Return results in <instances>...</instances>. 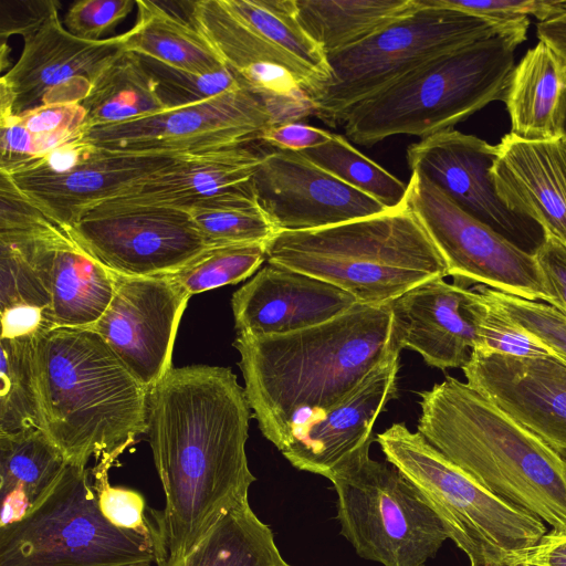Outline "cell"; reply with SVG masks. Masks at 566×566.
Returning a JSON list of instances; mask_svg holds the SVG:
<instances>
[{
    "label": "cell",
    "mask_w": 566,
    "mask_h": 566,
    "mask_svg": "<svg viewBox=\"0 0 566 566\" xmlns=\"http://www.w3.org/2000/svg\"><path fill=\"white\" fill-rule=\"evenodd\" d=\"M81 104L90 130L168 109L142 57L127 51L107 63Z\"/></svg>",
    "instance_id": "cell-29"
},
{
    "label": "cell",
    "mask_w": 566,
    "mask_h": 566,
    "mask_svg": "<svg viewBox=\"0 0 566 566\" xmlns=\"http://www.w3.org/2000/svg\"><path fill=\"white\" fill-rule=\"evenodd\" d=\"M399 354L392 353L338 406L302 428L281 451L297 470L325 478L371 440V429L387 402L397 396Z\"/></svg>",
    "instance_id": "cell-23"
},
{
    "label": "cell",
    "mask_w": 566,
    "mask_h": 566,
    "mask_svg": "<svg viewBox=\"0 0 566 566\" xmlns=\"http://www.w3.org/2000/svg\"><path fill=\"white\" fill-rule=\"evenodd\" d=\"M55 328L49 312L28 305H15L1 310V337L33 339L43 332Z\"/></svg>",
    "instance_id": "cell-48"
},
{
    "label": "cell",
    "mask_w": 566,
    "mask_h": 566,
    "mask_svg": "<svg viewBox=\"0 0 566 566\" xmlns=\"http://www.w3.org/2000/svg\"><path fill=\"white\" fill-rule=\"evenodd\" d=\"M269 525L249 501L226 513L182 559L156 566H286Z\"/></svg>",
    "instance_id": "cell-31"
},
{
    "label": "cell",
    "mask_w": 566,
    "mask_h": 566,
    "mask_svg": "<svg viewBox=\"0 0 566 566\" xmlns=\"http://www.w3.org/2000/svg\"><path fill=\"white\" fill-rule=\"evenodd\" d=\"M22 38L20 57L0 78V117L82 103L102 70L123 51L117 35L98 41L73 35L62 25L59 7Z\"/></svg>",
    "instance_id": "cell-14"
},
{
    "label": "cell",
    "mask_w": 566,
    "mask_h": 566,
    "mask_svg": "<svg viewBox=\"0 0 566 566\" xmlns=\"http://www.w3.org/2000/svg\"><path fill=\"white\" fill-rule=\"evenodd\" d=\"M471 312L476 339L473 352L518 357L559 356L473 289Z\"/></svg>",
    "instance_id": "cell-38"
},
{
    "label": "cell",
    "mask_w": 566,
    "mask_h": 566,
    "mask_svg": "<svg viewBox=\"0 0 566 566\" xmlns=\"http://www.w3.org/2000/svg\"><path fill=\"white\" fill-rule=\"evenodd\" d=\"M359 304L319 279L268 263L231 298L238 335L262 337L306 329Z\"/></svg>",
    "instance_id": "cell-19"
},
{
    "label": "cell",
    "mask_w": 566,
    "mask_h": 566,
    "mask_svg": "<svg viewBox=\"0 0 566 566\" xmlns=\"http://www.w3.org/2000/svg\"><path fill=\"white\" fill-rule=\"evenodd\" d=\"M251 408L228 367H172L148 390L147 434L165 505L150 509L156 563L187 556L255 481L245 452Z\"/></svg>",
    "instance_id": "cell-1"
},
{
    "label": "cell",
    "mask_w": 566,
    "mask_h": 566,
    "mask_svg": "<svg viewBox=\"0 0 566 566\" xmlns=\"http://www.w3.org/2000/svg\"><path fill=\"white\" fill-rule=\"evenodd\" d=\"M465 382L566 460V358L470 352Z\"/></svg>",
    "instance_id": "cell-18"
},
{
    "label": "cell",
    "mask_w": 566,
    "mask_h": 566,
    "mask_svg": "<svg viewBox=\"0 0 566 566\" xmlns=\"http://www.w3.org/2000/svg\"><path fill=\"white\" fill-rule=\"evenodd\" d=\"M559 127H560V133L566 136V91L564 92L562 102H560Z\"/></svg>",
    "instance_id": "cell-51"
},
{
    "label": "cell",
    "mask_w": 566,
    "mask_h": 566,
    "mask_svg": "<svg viewBox=\"0 0 566 566\" xmlns=\"http://www.w3.org/2000/svg\"><path fill=\"white\" fill-rule=\"evenodd\" d=\"M407 207L418 218L463 287L484 285L556 307L534 253L517 247L458 207L419 172H411Z\"/></svg>",
    "instance_id": "cell-11"
},
{
    "label": "cell",
    "mask_w": 566,
    "mask_h": 566,
    "mask_svg": "<svg viewBox=\"0 0 566 566\" xmlns=\"http://www.w3.org/2000/svg\"><path fill=\"white\" fill-rule=\"evenodd\" d=\"M286 566H291V565L286 564Z\"/></svg>",
    "instance_id": "cell-54"
},
{
    "label": "cell",
    "mask_w": 566,
    "mask_h": 566,
    "mask_svg": "<svg viewBox=\"0 0 566 566\" xmlns=\"http://www.w3.org/2000/svg\"><path fill=\"white\" fill-rule=\"evenodd\" d=\"M297 19L326 55L348 48L417 8V0H295Z\"/></svg>",
    "instance_id": "cell-30"
},
{
    "label": "cell",
    "mask_w": 566,
    "mask_h": 566,
    "mask_svg": "<svg viewBox=\"0 0 566 566\" xmlns=\"http://www.w3.org/2000/svg\"><path fill=\"white\" fill-rule=\"evenodd\" d=\"M153 563L149 562H139V563H133V564H125V565H118V566H151Z\"/></svg>",
    "instance_id": "cell-52"
},
{
    "label": "cell",
    "mask_w": 566,
    "mask_h": 566,
    "mask_svg": "<svg viewBox=\"0 0 566 566\" xmlns=\"http://www.w3.org/2000/svg\"><path fill=\"white\" fill-rule=\"evenodd\" d=\"M534 255L545 283L555 297L556 308L566 314V245L544 237Z\"/></svg>",
    "instance_id": "cell-45"
},
{
    "label": "cell",
    "mask_w": 566,
    "mask_h": 566,
    "mask_svg": "<svg viewBox=\"0 0 566 566\" xmlns=\"http://www.w3.org/2000/svg\"><path fill=\"white\" fill-rule=\"evenodd\" d=\"M272 125L263 99L242 86L200 103L93 128L85 137L111 151L185 155L248 146Z\"/></svg>",
    "instance_id": "cell-12"
},
{
    "label": "cell",
    "mask_w": 566,
    "mask_h": 566,
    "mask_svg": "<svg viewBox=\"0 0 566 566\" xmlns=\"http://www.w3.org/2000/svg\"><path fill=\"white\" fill-rule=\"evenodd\" d=\"M69 230L93 259L124 276L169 274L211 248L189 212L175 207L92 209Z\"/></svg>",
    "instance_id": "cell-13"
},
{
    "label": "cell",
    "mask_w": 566,
    "mask_h": 566,
    "mask_svg": "<svg viewBox=\"0 0 566 566\" xmlns=\"http://www.w3.org/2000/svg\"><path fill=\"white\" fill-rule=\"evenodd\" d=\"M475 290L499 311L514 319L557 355L566 358V314L556 307L511 295L484 285Z\"/></svg>",
    "instance_id": "cell-40"
},
{
    "label": "cell",
    "mask_w": 566,
    "mask_h": 566,
    "mask_svg": "<svg viewBox=\"0 0 566 566\" xmlns=\"http://www.w3.org/2000/svg\"><path fill=\"white\" fill-rule=\"evenodd\" d=\"M185 209L211 247L269 243L279 233L258 200L252 179Z\"/></svg>",
    "instance_id": "cell-33"
},
{
    "label": "cell",
    "mask_w": 566,
    "mask_h": 566,
    "mask_svg": "<svg viewBox=\"0 0 566 566\" xmlns=\"http://www.w3.org/2000/svg\"><path fill=\"white\" fill-rule=\"evenodd\" d=\"M507 209L535 221L566 245V136L524 139L507 134L490 170Z\"/></svg>",
    "instance_id": "cell-21"
},
{
    "label": "cell",
    "mask_w": 566,
    "mask_h": 566,
    "mask_svg": "<svg viewBox=\"0 0 566 566\" xmlns=\"http://www.w3.org/2000/svg\"><path fill=\"white\" fill-rule=\"evenodd\" d=\"M500 566H510V565H500Z\"/></svg>",
    "instance_id": "cell-53"
},
{
    "label": "cell",
    "mask_w": 566,
    "mask_h": 566,
    "mask_svg": "<svg viewBox=\"0 0 566 566\" xmlns=\"http://www.w3.org/2000/svg\"><path fill=\"white\" fill-rule=\"evenodd\" d=\"M135 6L136 23L117 35L123 51L198 74L227 66L189 20H184L155 1L137 0Z\"/></svg>",
    "instance_id": "cell-28"
},
{
    "label": "cell",
    "mask_w": 566,
    "mask_h": 566,
    "mask_svg": "<svg viewBox=\"0 0 566 566\" xmlns=\"http://www.w3.org/2000/svg\"><path fill=\"white\" fill-rule=\"evenodd\" d=\"M566 91V65L544 41L527 50L515 65L504 98L510 134L524 139L559 135L560 102Z\"/></svg>",
    "instance_id": "cell-27"
},
{
    "label": "cell",
    "mask_w": 566,
    "mask_h": 566,
    "mask_svg": "<svg viewBox=\"0 0 566 566\" xmlns=\"http://www.w3.org/2000/svg\"><path fill=\"white\" fill-rule=\"evenodd\" d=\"M418 432L486 490L566 532V460L454 377L420 392Z\"/></svg>",
    "instance_id": "cell-4"
},
{
    "label": "cell",
    "mask_w": 566,
    "mask_h": 566,
    "mask_svg": "<svg viewBox=\"0 0 566 566\" xmlns=\"http://www.w3.org/2000/svg\"><path fill=\"white\" fill-rule=\"evenodd\" d=\"M300 153L343 182L374 198L388 210L397 209L406 202L408 184L363 155L339 134H333L323 145Z\"/></svg>",
    "instance_id": "cell-35"
},
{
    "label": "cell",
    "mask_w": 566,
    "mask_h": 566,
    "mask_svg": "<svg viewBox=\"0 0 566 566\" xmlns=\"http://www.w3.org/2000/svg\"><path fill=\"white\" fill-rule=\"evenodd\" d=\"M262 157L263 154L249 146L182 155L92 209L129 206L185 209L198 200L250 181Z\"/></svg>",
    "instance_id": "cell-25"
},
{
    "label": "cell",
    "mask_w": 566,
    "mask_h": 566,
    "mask_svg": "<svg viewBox=\"0 0 566 566\" xmlns=\"http://www.w3.org/2000/svg\"><path fill=\"white\" fill-rule=\"evenodd\" d=\"M154 77L159 95L169 108L203 102L220 94L244 86L228 67L198 74L140 56Z\"/></svg>",
    "instance_id": "cell-39"
},
{
    "label": "cell",
    "mask_w": 566,
    "mask_h": 566,
    "mask_svg": "<svg viewBox=\"0 0 566 566\" xmlns=\"http://www.w3.org/2000/svg\"><path fill=\"white\" fill-rule=\"evenodd\" d=\"M373 440L327 476L337 494L340 534L364 559L423 566L449 538L446 527L397 468L369 457Z\"/></svg>",
    "instance_id": "cell-9"
},
{
    "label": "cell",
    "mask_w": 566,
    "mask_h": 566,
    "mask_svg": "<svg viewBox=\"0 0 566 566\" xmlns=\"http://www.w3.org/2000/svg\"><path fill=\"white\" fill-rule=\"evenodd\" d=\"M332 136L333 133L327 130L291 122L270 126L262 133L260 140L275 149L302 151L327 143Z\"/></svg>",
    "instance_id": "cell-46"
},
{
    "label": "cell",
    "mask_w": 566,
    "mask_h": 566,
    "mask_svg": "<svg viewBox=\"0 0 566 566\" xmlns=\"http://www.w3.org/2000/svg\"><path fill=\"white\" fill-rule=\"evenodd\" d=\"M59 2L42 1H2L1 2V31L2 40L12 34L24 35L42 22Z\"/></svg>",
    "instance_id": "cell-47"
},
{
    "label": "cell",
    "mask_w": 566,
    "mask_h": 566,
    "mask_svg": "<svg viewBox=\"0 0 566 566\" xmlns=\"http://www.w3.org/2000/svg\"><path fill=\"white\" fill-rule=\"evenodd\" d=\"M33 339L0 338L1 436L41 429L33 366Z\"/></svg>",
    "instance_id": "cell-36"
},
{
    "label": "cell",
    "mask_w": 566,
    "mask_h": 566,
    "mask_svg": "<svg viewBox=\"0 0 566 566\" xmlns=\"http://www.w3.org/2000/svg\"><path fill=\"white\" fill-rule=\"evenodd\" d=\"M495 156L496 145L455 129L422 138L406 151L411 172L421 174L467 213L534 253L544 240L543 230L499 197L490 174Z\"/></svg>",
    "instance_id": "cell-15"
},
{
    "label": "cell",
    "mask_w": 566,
    "mask_h": 566,
    "mask_svg": "<svg viewBox=\"0 0 566 566\" xmlns=\"http://www.w3.org/2000/svg\"><path fill=\"white\" fill-rule=\"evenodd\" d=\"M266 261L331 283L369 306L387 305L448 275L446 261L406 202L336 226L281 231L268 243Z\"/></svg>",
    "instance_id": "cell-5"
},
{
    "label": "cell",
    "mask_w": 566,
    "mask_h": 566,
    "mask_svg": "<svg viewBox=\"0 0 566 566\" xmlns=\"http://www.w3.org/2000/svg\"><path fill=\"white\" fill-rule=\"evenodd\" d=\"M67 464L41 429L0 434V528L30 514L50 494Z\"/></svg>",
    "instance_id": "cell-26"
},
{
    "label": "cell",
    "mask_w": 566,
    "mask_h": 566,
    "mask_svg": "<svg viewBox=\"0 0 566 566\" xmlns=\"http://www.w3.org/2000/svg\"><path fill=\"white\" fill-rule=\"evenodd\" d=\"M109 469L92 467L91 474L97 504L103 516L114 526L149 539L156 551L157 530L147 514L144 495L132 488L109 483Z\"/></svg>",
    "instance_id": "cell-41"
},
{
    "label": "cell",
    "mask_w": 566,
    "mask_h": 566,
    "mask_svg": "<svg viewBox=\"0 0 566 566\" xmlns=\"http://www.w3.org/2000/svg\"><path fill=\"white\" fill-rule=\"evenodd\" d=\"M388 463L421 493L470 566L509 565L546 534L542 520L496 496L405 423L377 434Z\"/></svg>",
    "instance_id": "cell-7"
},
{
    "label": "cell",
    "mask_w": 566,
    "mask_h": 566,
    "mask_svg": "<svg viewBox=\"0 0 566 566\" xmlns=\"http://www.w3.org/2000/svg\"><path fill=\"white\" fill-rule=\"evenodd\" d=\"M473 289L433 279L406 292L388 305L392 339L439 369L462 368L476 332L471 312Z\"/></svg>",
    "instance_id": "cell-22"
},
{
    "label": "cell",
    "mask_w": 566,
    "mask_h": 566,
    "mask_svg": "<svg viewBox=\"0 0 566 566\" xmlns=\"http://www.w3.org/2000/svg\"><path fill=\"white\" fill-rule=\"evenodd\" d=\"M424 3L459 10L514 29H528L530 17L539 22L562 13L560 0H423Z\"/></svg>",
    "instance_id": "cell-43"
},
{
    "label": "cell",
    "mask_w": 566,
    "mask_h": 566,
    "mask_svg": "<svg viewBox=\"0 0 566 566\" xmlns=\"http://www.w3.org/2000/svg\"><path fill=\"white\" fill-rule=\"evenodd\" d=\"M0 171L36 159L90 132L81 103L43 105L1 117Z\"/></svg>",
    "instance_id": "cell-32"
},
{
    "label": "cell",
    "mask_w": 566,
    "mask_h": 566,
    "mask_svg": "<svg viewBox=\"0 0 566 566\" xmlns=\"http://www.w3.org/2000/svg\"><path fill=\"white\" fill-rule=\"evenodd\" d=\"M222 1L245 24L306 69L317 85L312 96L328 82L327 56L300 24L295 0Z\"/></svg>",
    "instance_id": "cell-34"
},
{
    "label": "cell",
    "mask_w": 566,
    "mask_h": 566,
    "mask_svg": "<svg viewBox=\"0 0 566 566\" xmlns=\"http://www.w3.org/2000/svg\"><path fill=\"white\" fill-rule=\"evenodd\" d=\"M41 430L69 463L113 468L147 432L148 388L88 327H55L33 339Z\"/></svg>",
    "instance_id": "cell-3"
},
{
    "label": "cell",
    "mask_w": 566,
    "mask_h": 566,
    "mask_svg": "<svg viewBox=\"0 0 566 566\" xmlns=\"http://www.w3.org/2000/svg\"><path fill=\"white\" fill-rule=\"evenodd\" d=\"M266 248L268 243L211 247L184 268L166 275L192 296L248 279L266 260Z\"/></svg>",
    "instance_id": "cell-37"
},
{
    "label": "cell",
    "mask_w": 566,
    "mask_h": 566,
    "mask_svg": "<svg viewBox=\"0 0 566 566\" xmlns=\"http://www.w3.org/2000/svg\"><path fill=\"white\" fill-rule=\"evenodd\" d=\"M15 305L49 312L50 295L27 252L15 242L0 238V308Z\"/></svg>",
    "instance_id": "cell-42"
},
{
    "label": "cell",
    "mask_w": 566,
    "mask_h": 566,
    "mask_svg": "<svg viewBox=\"0 0 566 566\" xmlns=\"http://www.w3.org/2000/svg\"><path fill=\"white\" fill-rule=\"evenodd\" d=\"M526 33L459 10L417 0V8L368 38L327 56L328 82L311 97L314 114L342 124L356 104L387 88L423 63L502 33Z\"/></svg>",
    "instance_id": "cell-8"
},
{
    "label": "cell",
    "mask_w": 566,
    "mask_h": 566,
    "mask_svg": "<svg viewBox=\"0 0 566 566\" xmlns=\"http://www.w3.org/2000/svg\"><path fill=\"white\" fill-rule=\"evenodd\" d=\"M114 274L113 298L88 328L101 335L129 373L149 389L172 368L174 344L190 296L166 274Z\"/></svg>",
    "instance_id": "cell-16"
},
{
    "label": "cell",
    "mask_w": 566,
    "mask_h": 566,
    "mask_svg": "<svg viewBox=\"0 0 566 566\" xmlns=\"http://www.w3.org/2000/svg\"><path fill=\"white\" fill-rule=\"evenodd\" d=\"M252 182L261 207L279 232L316 230L388 210L300 151L275 149L263 154Z\"/></svg>",
    "instance_id": "cell-17"
},
{
    "label": "cell",
    "mask_w": 566,
    "mask_h": 566,
    "mask_svg": "<svg viewBox=\"0 0 566 566\" xmlns=\"http://www.w3.org/2000/svg\"><path fill=\"white\" fill-rule=\"evenodd\" d=\"M526 33H502L439 55L353 106L342 124L363 146L453 129L492 102L504 101L515 51Z\"/></svg>",
    "instance_id": "cell-6"
},
{
    "label": "cell",
    "mask_w": 566,
    "mask_h": 566,
    "mask_svg": "<svg viewBox=\"0 0 566 566\" xmlns=\"http://www.w3.org/2000/svg\"><path fill=\"white\" fill-rule=\"evenodd\" d=\"M188 20L220 54L240 82L258 95H294L317 88L298 62L256 33L222 0L189 2Z\"/></svg>",
    "instance_id": "cell-24"
},
{
    "label": "cell",
    "mask_w": 566,
    "mask_h": 566,
    "mask_svg": "<svg viewBox=\"0 0 566 566\" xmlns=\"http://www.w3.org/2000/svg\"><path fill=\"white\" fill-rule=\"evenodd\" d=\"M510 566H566V532L552 531L527 551L516 555Z\"/></svg>",
    "instance_id": "cell-49"
},
{
    "label": "cell",
    "mask_w": 566,
    "mask_h": 566,
    "mask_svg": "<svg viewBox=\"0 0 566 566\" xmlns=\"http://www.w3.org/2000/svg\"><path fill=\"white\" fill-rule=\"evenodd\" d=\"M233 346L240 354L248 403L262 434L279 451L400 352L394 344L388 305L363 304L290 334L238 335Z\"/></svg>",
    "instance_id": "cell-2"
},
{
    "label": "cell",
    "mask_w": 566,
    "mask_h": 566,
    "mask_svg": "<svg viewBox=\"0 0 566 566\" xmlns=\"http://www.w3.org/2000/svg\"><path fill=\"white\" fill-rule=\"evenodd\" d=\"M536 33L538 40L546 42L566 65V8L562 13L538 22Z\"/></svg>",
    "instance_id": "cell-50"
},
{
    "label": "cell",
    "mask_w": 566,
    "mask_h": 566,
    "mask_svg": "<svg viewBox=\"0 0 566 566\" xmlns=\"http://www.w3.org/2000/svg\"><path fill=\"white\" fill-rule=\"evenodd\" d=\"M155 560L149 539L103 516L87 467L69 463L30 514L0 528V566H118Z\"/></svg>",
    "instance_id": "cell-10"
},
{
    "label": "cell",
    "mask_w": 566,
    "mask_h": 566,
    "mask_svg": "<svg viewBox=\"0 0 566 566\" xmlns=\"http://www.w3.org/2000/svg\"><path fill=\"white\" fill-rule=\"evenodd\" d=\"M181 156L120 153L97 147L88 159L65 172L17 168L0 174L45 212L71 227L87 210Z\"/></svg>",
    "instance_id": "cell-20"
},
{
    "label": "cell",
    "mask_w": 566,
    "mask_h": 566,
    "mask_svg": "<svg viewBox=\"0 0 566 566\" xmlns=\"http://www.w3.org/2000/svg\"><path fill=\"white\" fill-rule=\"evenodd\" d=\"M136 1L132 0H80L69 8L64 24L73 35L102 40V35L126 19Z\"/></svg>",
    "instance_id": "cell-44"
}]
</instances>
